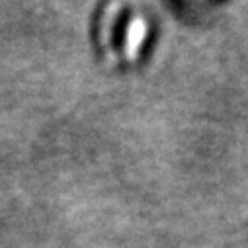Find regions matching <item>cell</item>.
Here are the masks:
<instances>
[{
    "mask_svg": "<svg viewBox=\"0 0 248 248\" xmlns=\"http://www.w3.org/2000/svg\"><path fill=\"white\" fill-rule=\"evenodd\" d=\"M129 10H123L113 26V33H111V41H113V47L115 51H121L123 45H125V35H127V26H129Z\"/></svg>",
    "mask_w": 248,
    "mask_h": 248,
    "instance_id": "cell-1",
    "label": "cell"
}]
</instances>
